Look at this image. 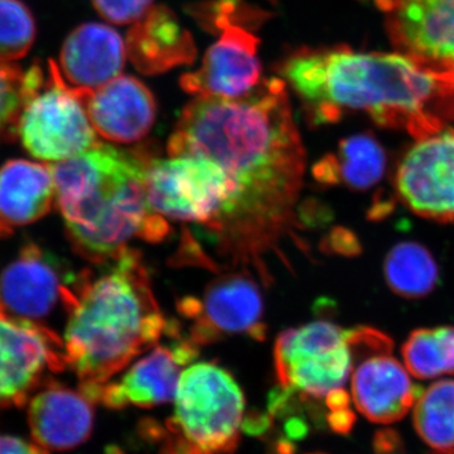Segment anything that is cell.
I'll return each instance as SVG.
<instances>
[{
    "instance_id": "7402d4cb",
    "label": "cell",
    "mask_w": 454,
    "mask_h": 454,
    "mask_svg": "<svg viewBox=\"0 0 454 454\" xmlns=\"http://www.w3.org/2000/svg\"><path fill=\"white\" fill-rule=\"evenodd\" d=\"M384 277L395 294L408 300H419L437 288L439 268L434 256L424 245L403 241L387 253Z\"/></svg>"
},
{
    "instance_id": "f546056e",
    "label": "cell",
    "mask_w": 454,
    "mask_h": 454,
    "mask_svg": "<svg viewBox=\"0 0 454 454\" xmlns=\"http://www.w3.org/2000/svg\"><path fill=\"white\" fill-rule=\"evenodd\" d=\"M327 252L343 256H357L363 253V245L355 232L345 227H336L325 241Z\"/></svg>"
},
{
    "instance_id": "ffe728a7",
    "label": "cell",
    "mask_w": 454,
    "mask_h": 454,
    "mask_svg": "<svg viewBox=\"0 0 454 454\" xmlns=\"http://www.w3.org/2000/svg\"><path fill=\"white\" fill-rule=\"evenodd\" d=\"M125 44L137 70L145 74H162L191 64L197 55L192 35L164 5L152 7L137 20Z\"/></svg>"
},
{
    "instance_id": "7a4b0ae2",
    "label": "cell",
    "mask_w": 454,
    "mask_h": 454,
    "mask_svg": "<svg viewBox=\"0 0 454 454\" xmlns=\"http://www.w3.org/2000/svg\"><path fill=\"white\" fill-rule=\"evenodd\" d=\"M315 127L366 114L378 127L432 136L454 121V73L400 52H358L345 44L294 51L280 67Z\"/></svg>"
},
{
    "instance_id": "9a60e30c",
    "label": "cell",
    "mask_w": 454,
    "mask_h": 454,
    "mask_svg": "<svg viewBox=\"0 0 454 454\" xmlns=\"http://www.w3.org/2000/svg\"><path fill=\"white\" fill-rule=\"evenodd\" d=\"M178 333L168 345L157 346L131 366L121 380L104 385L98 402L112 409L129 404L153 408L175 399L179 369L199 356V346Z\"/></svg>"
},
{
    "instance_id": "2e32d148",
    "label": "cell",
    "mask_w": 454,
    "mask_h": 454,
    "mask_svg": "<svg viewBox=\"0 0 454 454\" xmlns=\"http://www.w3.org/2000/svg\"><path fill=\"white\" fill-rule=\"evenodd\" d=\"M95 131L115 143H134L151 131L157 104L151 90L133 76H118L92 91H82Z\"/></svg>"
},
{
    "instance_id": "7c38bea8",
    "label": "cell",
    "mask_w": 454,
    "mask_h": 454,
    "mask_svg": "<svg viewBox=\"0 0 454 454\" xmlns=\"http://www.w3.org/2000/svg\"><path fill=\"white\" fill-rule=\"evenodd\" d=\"M396 52L454 73V0H373Z\"/></svg>"
},
{
    "instance_id": "52a82bcc",
    "label": "cell",
    "mask_w": 454,
    "mask_h": 454,
    "mask_svg": "<svg viewBox=\"0 0 454 454\" xmlns=\"http://www.w3.org/2000/svg\"><path fill=\"white\" fill-rule=\"evenodd\" d=\"M18 137L33 157L44 162H62L98 145L82 90L65 82L52 59L43 83L27 98Z\"/></svg>"
},
{
    "instance_id": "e0dca14e",
    "label": "cell",
    "mask_w": 454,
    "mask_h": 454,
    "mask_svg": "<svg viewBox=\"0 0 454 454\" xmlns=\"http://www.w3.org/2000/svg\"><path fill=\"white\" fill-rule=\"evenodd\" d=\"M127 56V44L115 29L83 23L66 38L57 66L68 86L92 91L121 76Z\"/></svg>"
},
{
    "instance_id": "4dcf8cb0",
    "label": "cell",
    "mask_w": 454,
    "mask_h": 454,
    "mask_svg": "<svg viewBox=\"0 0 454 454\" xmlns=\"http://www.w3.org/2000/svg\"><path fill=\"white\" fill-rule=\"evenodd\" d=\"M396 195L385 190H379L372 197V205L367 208V220L380 223L394 214L396 207Z\"/></svg>"
},
{
    "instance_id": "d590c367",
    "label": "cell",
    "mask_w": 454,
    "mask_h": 454,
    "mask_svg": "<svg viewBox=\"0 0 454 454\" xmlns=\"http://www.w3.org/2000/svg\"><path fill=\"white\" fill-rule=\"evenodd\" d=\"M286 434L293 439H301L303 438L304 435L307 434V427L306 424L301 422V419L289 420L288 424L286 426Z\"/></svg>"
},
{
    "instance_id": "ba28073f",
    "label": "cell",
    "mask_w": 454,
    "mask_h": 454,
    "mask_svg": "<svg viewBox=\"0 0 454 454\" xmlns=\"http://www.w3.org/2000/svg\"><path fill=\"white\" fill-rule=\"evenodd\" d=\"M348 330L328 321L284 331L274 346L279 387L307 397H325L348 381L354 356Z\"/></svg>"
},
{
    "instance_id": "83f0119b",
    "label": "cell",
    "mask_w": 454,
    "mask_h": 454,
    "mask_svg": "<svg viewBox=\"0 0 454 454\" xmlns=\"http://www.w3.org/2000/svg\"><path fill=\"white\" fill-rule=\"evenodd\" d=\"M348 342L354 360L356 357L364 360L375 355L391 354L394 348V340L391 337L367 325L348 330Z\"/></svg>"
},
{
    "instance_id": "4316f807",
    "label": "cell",
    "mask_w": 454,
    "mask_h": 454,
    "mask_svg": "<svg viewBox=\"0 0 454 454\" xmlns=\"http://www.w3.org/2000/svg\"><path fill=\"white\" fill-rule=\"evenodd\" d=\"M28 94L26 71L17 65L0 64V145L17 138Z\"/></svg>"
},
{
    "instance_id": "3957f363",
    "label": "cell",
    "mask_w": 454,
    "mask_h": 454,
    "mask_svg": "<svg viewBox=\"0 0 454 454\" xmlns=\"http://www.w3.org/2000/svg\"><path fill=\"white\" fill-rule=\"evenodd\" d=\"M65 309L66 361L79 379L80 391L92 403H98L101 387L114 375L157 343L170 325L140 253L130 247L97 279L80 277Z\"/></svg>"
},
{
    "instance_id": "5b68a950",
    "label": "cell",
    "mask_w": 454,
    "mask_h": 454,
    "mask_svg": "<svg viewBox=\"0 0 454 454\" xmlns=\"http://www.w3.org/2000/svg\"><path fill=\"white\" fill-rule=\"evenodd\" d=\"M145 188L152 211L196 226V234H186L182 240L193 249L211 244L235 201L232 182L219 164L205 158L149 160Z\"/></svg>"
},
{
    "instance_id": "484cf974",
    "label": "cell",
    "mask_w": 454,
    "mask_h": 454,
    "mask_svg": "<svg viewBox=\"0 0 454 454\" xmlns=\"http://www.w3.org/2000/svg\"><path fill=\"white\" fill-rule=\"evenodd\" d=\"M37 37L31 9L22 0H0V64L28 55Z\"/></svg>"
},
{
    "instance_id": "8992f818",
    "label": "cell",
    "mask_w": 454,
    "mask_h": 454,
    "mask_svg": "<svg viewBox=\"0 0 454 454\" xmlns=\"http://www.w3.org/2000/svg\"><path fill=\"white\" fill-rule=\"evenodd\" d=\"M170 433L207 454H232L243 424L244 394L223 367L196 364L179 376Z\"/></svg>"
},
{
    "instance_id": "30bf717a",
    "label": "cell",
    "mask_w": 454,
    "mask_h": 454,
    "mask_svg": "<svg viewBox=\"0 0 454 454\" xmlns=\"http://www.w3.org/2000/svg\"><path fill=\"white\" fill-rule=\"evenodd\" d=\"M178 309L192 321L190 339L197 346L234 334L258 340L267 336L262 292L249 271L217 278L205 289L202 298H184Z\"/></svg>"
},
{
    "instance_id": "ac0fdd59",
    "label": "cell",
    "mask_w": 454,
    "mask_h": 454,
    "mask_svg": "<svg viewBox=\"0 0 454 454\" xmlns=\"http://www.w3.org/2000/svg\"><path fill=\"white\" fill-rule=\"evenodd\" d=\"M390 354L364 358L352 375V399L370 422H399L419 399L423 389Z\"/></svg>"
},
{
    "instance_id": "836d02e7",
    "label": "cell",
    "mask_w": 454,
    "mask_h": 454,
    "mask_svg": "<svg viewBox=\"0 0 454 454\" xmlns=\"http://www.w3.org/2000/svg\"><path fill=\"white\" fill-rule=\"evenodd\" d=\"M270 415H249L241 424V429L247 434H262L270 426Z\"/></svg>"
},
{
    "instance_id": "d6a6232c",
    "label": "cell",
    "mask_w": 454,
    "mask_h": 454,
    "mask_svg": "<svg viewBox=\"0 0 454 454\" xmlns=\"http://www.w3.org/2000/svg\"><path fill=\"white\" fill-rule=\"evenodd\" d=\"M327 422L334 432L340 433V434H348L354 426L355 415L349 408L340 409V411H330Z\"/></svg>"
},
{
    "instance_id": "277c9868",
    "label": "cell",
    "mask_w": 454,
    "mask_h": 454,
    "mask_svg": "<svg viewBox=\"0 0 454 454\" xmlns=\"http://www.w3.org/2000/svg\"><path fill=\"white\" fill-rule=\"evenodd\" d=\"M149 160L100 145L50 166L57 207L77 253L92 262L118 258L134 238L162 241L166 219L149 208L145 177Z\"/></svg>"
},
{
    "instance_id": "74e56055",
    "label": "cell",
    "mask_w": 454,
    "mask_h": 454,
    "mask_svg": "<svg viewBox=\"0 0 454 454\" xmlns=\"http://www.w3.org/2000/svg\"><path fill=\"white\" fill-rule=\"evenodd\" d=\"M450 454H454V452H453V453H450Z\"/></svg>"
},
{
    "instance_id": "9c48e42d",
    "label": "cell",
    "mask_w": 454,
    "mask_h": 454,
    "mask_svg": "<svg viewBox=\"0 0 454 454\" xmlns=\"http://www.w3.org/2000/svg\"><path fill=\"white\" fill-rule=\"evenodd\" d=\"M396 199L438 223H454V128L415 139L394 172Z\"/></svg>"
},
{
    "instance_id": "8d00e7d4",
    "label": "cell",
    "mask_w": 454,
    "mask_h": 454,
    "mask_svg": "<svg viewBox=\"0 0 454 454\" xmlns=\"http://www.w3.org/2000/svg\"><path fill=\"white\" fill-rule=\"evenodd\" d=\"M9 234H12V227L5 225V223L0 220V238H5V236Z\"/></svg>"
},
{
    "instance_id": "44dd1931",
    "label": "cell",
    "mask_w": 454,
    "mask_h": 454,
    "mask_svg": "<svg viewBox=\"0 0 454 454\" xmlns=\"http://www.w3.org/2000/svg\"><path fill=\"white\" fill-rule=\"evenodd\" d=\"M56 201L50 166L12 160L0 168V220L8 225L35 223Z\"/></svg>"
},
{
    "instance_id": "5bb4252c",
    "label": "cell",
    "mask_w": 454,
    "mask_h": 454,
    "mask_svg": "<svg viewBox=\"0 0 454 454\" xmlns=\"http://www.w3.org/2000/svg\"><path fill=\"white\" fill-rule=\"evenodd\" d=\"M79 279L65 274L55 256L29 244L0 274V303L12 315L37 322L57 303L65 304Z\"/></svg>"
},
{
    "instance_id": "1f68e13d",
    "label": "cell",
    "mask_w": 454,
    "mask_h": 454,
    "mask_svg": "<svg viewBox=\"0 0 454 454\" xmlns=\"http://www.w3.org/2000/svg\"><path fill=\"white\" fill-rule=\"evenodd\" d=\"M0 454H50L49 450L14 435L0 434Z\"/></svg>"
},
{
    "instance_id": "8fae6325",
    "label": "cell",
    "mask_w": 454,
    "mask_h": 454,
    "mask_svg": "<svg viewBox=\"0 0 454 454\" xmlns=\"http://www.w3.org/2000/svg\"><path fill=\"white\" fill-rule=\"evenodd\" d=\"M66 367L64 340L0 303V408L26 404L46 370L61 372Z\"/></svg>"
},
{
    "instance_id": "603a6c76",
    "label": "cell",
    "mask_w": 454,
    "mask_h": 454,
    "mask_svg": "<svg viewBox=\"0 0 454 454\" xmlns=\"http://www.w3.org/2000/svg\"><path fill=\"white\" fill-rule=\"evenodd\" d=\"M331 157L339 184L354 192L372 190L387 172V152L372 133L355 134L340 140L337 153Z\"/></svg>"
},
{
    "instance_id": "6da1fadb",
    "label": "cell",
    "mask_w": 454,
    "mask_h": 454,
    "mask_svg": "<svg viewBox=\"0 0 454 454\" xmlns=\"http://www.w3.org/2000/svg\"><path fill=\"white\" fill-rule=\"evenodd\" d=\"M169 157L219 164L235 201L210 244L221 267L255 269L268 278L264 256L292 232L303 186L306 149L293 119L284 80H262L244 97H195L168 142Z\"/></svg>"
},
{
    "instance_id": "d6986e66",
    "label": "cell",
    "mask_w": 454,
    "mask_h": 454,
    "mask_svg": "<svg viewBox=\"0 0 454 454\" xmlns=\"http://www.w3.org/2000/svg\"><path fill=\"white\" fill-rule=\"evenodd\" d=\"M94 403L82 391L51 384L32 397L28 424L33 442L46 450H70L85 443L94 427Z\"/></svg>"
},
{
    "instance_id": "e575fe53",
    "label": "cell",
    "mask_w": 454,
    "mask_h": 454,
    "mask_svg": "<svg viewBox=\"0 0 454 454\" xmlns=\"http://www.w3.org/2000/svg\"><path fill=\"white\" fill-rule=\"evenodd\" d=\"M325 405L330 409V411H340V409L349 408V396L345 390L340 389L331 391L325 396Z\"/></svg>"
},
{
    "instance_id": "cb8c5ba5",
    "label": "cell",
    "mask_w": 454,
    "mask_h": 454,
    "mask_svg": "<svg viewBox=\"0 0 454 454\" xmlns=\"http://www.w3.org/2000/svg\"><path fill=\"white\" fill-rule=\"evenodd\" d=\"M414 427L438 452H454V380H442L423 390L414 405Z\"/></svg>"
},
{
    "instance_id": "d4e9b609",
    "label": "cell",
    "mask_w": 454,
    "mask_h": 454,
    "mask_svg": "<svg viewBox=\"0 0 454 454\" xmlns=\"http://www.w3.org/2000/svg\"><path fill=\"white\" fill-rule=\"evenodd\" d=\"M406 370L418 379L454 373V327L419 328L402 346Z\"/></svg>"
},
{
    "instance_id": "4fadbf2b",
    "label": "cell",
    "mask_w": 454,
    "mask_h": 454,
    "mask_svg": "<svg viewBox=\"0 0 454 454\" xmlns=\"http://www.w3.org/2000/svg\"><path fill=\"white\" fill-rule=\"evenodd\" d=\"M214 25L220 40L207 50L199 70L181 77V88L195 97H244L262 82L260 40L231 20Z\"/></svg>"
},
{
    "instance_id": "f1b7e54d",
    "label": "cell",
    "mask_w": 454,
    "mask_h": 454,
    "mask_svg": "<svg viewBox=\"0 0 454 454\" xmlns=\"http://www.w3.org/2000/svg\"><path fill=\"white\" fill-rule=\"evenodd\" d=\"M154 0H91L98 14L114 25L136 23L152 8Z\"/></svg>"
}]
</instances>
